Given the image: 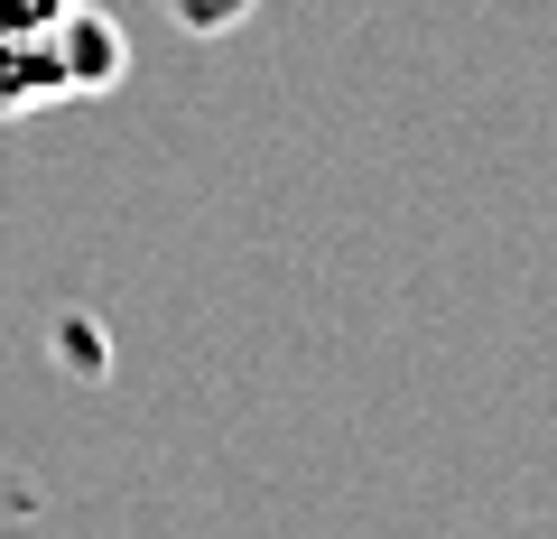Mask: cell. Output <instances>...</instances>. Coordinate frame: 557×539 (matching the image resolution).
<instances>
[{
    "mask_svg": "<svg viewBox=\"0 0 557 539\" xmlns=\"http://www.w3.org/2000/svg\"><path fill=\"white\" fill-rule=\"evenodd\" d=\"M121 47L94 0H0V102H47L112 84Z\"/></svg>",
    "mask_w": 557,
    "mask_h": 539,
    "instance_id": "1",
    "label": "cell"
},
{
    "mask_svg": "<svg viewBox=\"0 0 557 539\" xmlns=\"http://www.w3.org/2000/svg\"><path fill=\"white\" fill-rule=\"evenodd\" d=\"M242 10H251V0H177V20H186V28H205V38H214V28H233Z\"/></svg>",
    "mask_w": 557,
    "mask_h": 539,
    "instance_id": "2",
    "label": "cell"
}]
</instances>
